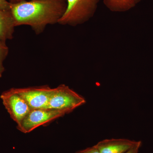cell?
<instances>
[{
  "instance_id": "cell-1",
  "label": "cell",
  "mask_w": 153,
  "mask_h": 153,
  "mask_svg": "<svg viewBox=\"0 0 153 153\" xmlns=\"http://www.w3.org/2000/svg\"><path fill=\"white\" fill-rule=\"evenodd\" d=\"M67 6L66 0L25 1L10 3V12L15 27L28 25L39 35L47 25L58 24Z\"/></svg>"
},
{
  "instance_id": "cell-2",
  "label": "cell",
  "mask_w": 153,
  "mask_h": 153,
  "mask_svg": "<svg viewBox=\"0 0 153 153\" xmlns=\"http://www.w3.org/2000/svg\"><path fill=\"white\" fill-rule=\"evenodd\" d=\"M67 8L58 24L76 27L89 21L95 14L100 0H66Z\"/></svg>"
},
{
  "instance_id": "cell-3",
  "label": "cell",
  "mask_w": 153,
  "mask_h": 153,
  "mask_svg": "<svg viewBox=\"0 0 153 153\" xmlns=\"http://www.w3.org/2000/svg\"><path fill=\"white\" fill-rule=\"evenodd\" d=\"M85 102V99L82 96L68 85L61 84L52 88L48 108L61 111L67 114Z\"/></svg>"
},
{
  "instance_id": "cell-4",
  "label": "cell",
  "mask_w": 153,
  "mask_h": 153,
  "mask_svg": "<svg viewBox=\"0 0 153 153\" xmlns=\"http://www.w3.org/2000/svg\"><path fill=\"white\" fill-rule=\"evenodd\" d=\"M65 114L63 111L49 108L31 109L22 122L17 125V128L23 133H29Z\"/></svg>"
},
{
  "instance_id": "cell-5",
  "label": "cell",
  "mask_w": 153,
  "mask_h": 153,
  "mask_svg": "<svg viewBox=\"0 0 153 153\" xmlns=\"http://www.w3.org/2000/svg\"><path fill=\"white\" fill-rule=\"evenodd\" d=\"M1 98L11 118L17 125L22 122L31 111L29 105L18 93L16 88H12L3 92Z\"/></svg>"
},
{
  "instance_id": "cell-6",
  "label": "cell",
  "mask_w": 153,
  "mask_h": 153,
  "mask_svg": "<svg viewBox=\"0 0 153 153\" xmlns=\"http://www.w3.org/2000/svg\"><path fill=\"white\" fill-rule=\"evenodd\" d=\"M52 88L48 85L36 87L16 88L25 99L31 109L48 108Z\"/></svg>"
},
{
  "instance_id": "cell-7",
  "label": "cell",
  "mask_w": 153,
  "mask_h": 153,
  "mask_svg": "<svg viewBox=\"0 0 153 153\" xmlns=\"http://www.w3.org/2000/svg\"><path fill=\"white\" fill-rule=\"evenodd\" d=\"M136 142L126 139H111L102 140L95 146L100 153H124Z\"/></svg>"
},
{
  "instance_id": "cell-8",
  "label": "cell",
  "mask_w": 153,
  "mask_h": 153,
  "mask_svg": "<svg viewBox=\"0 0 153 153\" xmlns=\"http://www.w3.org/2000/svg\"><path fill=\"white\" fill-rule=\"evenodd\" d=\"M15 27L10 11L0 10V39L6 42L13 39Z\"/></svg>"
},
{
  "instance_id": "cell-9",
  "label": "cell",
  "mask_w": 153,
  "mask_h": 153,
  "mask_svg": "<svg viewBox=\"0 0 153 153\" xmlns=\"http://www.w3.org/2000/svg\"><path fill=\"white\" fill-rule=\"evenodd\" d=\"M141 0H103L105 6L110 11L123 13L130 10Z\"/></svg>"
},
{
  "instance_id": "cell-10",
  "label": "cell",
  "mask_w": 153,
  "mask_h": 153,
  "mask_svg": "<svg viewBox=\"0 0 153 153\" xmlns=\"http://www.w3.org/2000/svg\"><path fill=\"white\" fill-rule=\"evenodd\" d=\"M9 48L6 44V42L0 39V77L2 76L5 70L4 62L9 53Z\"/></svg>"
},
{
  "instance_id": "cell-11",
  "label": "cell",
  "mask_w": 153,
  "mask_h": 153,
  "mask_svg": "<svg viewBox=\"0 0 153 153\" xmlns=\"http://www.w3.org/2000/svg\"><path fill=\"white\" fill-rule=\"evenodd\" d=\"M141 145V141H137L136 143L130 149L124 153H138L139 150Z\"/></svg>"
},
{
  "instance_id": "cell-12",
  "label": "cell",
  "mask_w": 153,
  "mask_h": 153,
  "mask_svg": "<svg viewBox=\"0 0 153 153\" xmlns=\"http://www.w3.org/2000/svg\"><path fill=\"white\" fill-rule=\"evenodd\" d=\"M75 153H100L95 146L78 151Z\"/></svg>"
},
{
  "instance_id": "cell-13",
  "label": "cell",
  "mask_w": 153,
  "mask_h": 153,
  "mask_svg": "<svg viewBox=\"0 0 153 153\" xmlns=\"http://www.w3.org/2000/svg\"><path fill=\"white\" fill-rule=\"evenodd\" d=\"M10 3L7 0H0V10L5 11H10Z\"/></svg>"
},
{
  "instance_id": "cell-14",
  "label": "cell",
  "mask_w": 153,
  "mask_h": 153,
  "mask_svg": "<svg viewBox=\"0 0 153 153\" xmlns=\"http://www.w3.org/2000/svg\"><path fill=\"white\" fill-rule=\"evenodd\" d=\"M25 1H27V0H9V2L11 4H16V3L21 2ZM30 1H32V0H30Z\"/></svg>"
}]
</instances>
